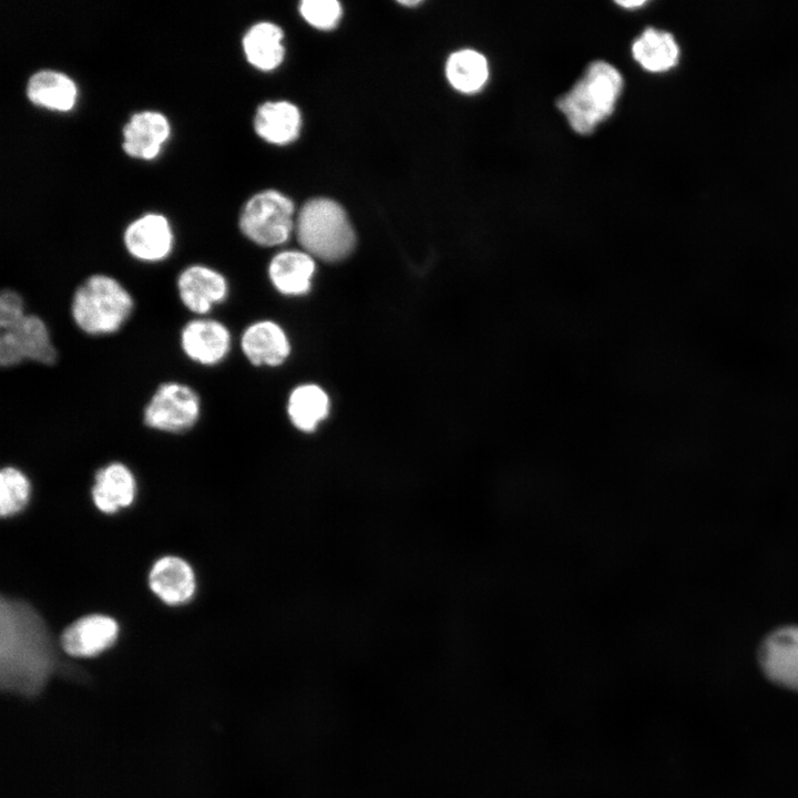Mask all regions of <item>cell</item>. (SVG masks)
<instances>
[{
    "label": "cell",
    "mask_w": 798,
    "mask_h": 798,
    "mask_svg": "<svg viewBox=\"0 0 798 798\" xmlns=\"http://www.w3.org/2000/svg\"><path fill=\"white\" fill-rule=\"evenodd\" d=\"M57 666L51 636L27 603L2 596L0 603V674L4 690L32 697L41 693Z\"/></svg>",
    "instance_id": "cell-1"
},
{
    "label": "cell",
    "mask_w": 798,
    "mask_h": 798,
    "mask_svg": "<svg viewBox=\"0 0 798 798\" xmlns=\"http://www.w3.org/2000/svg\"><path fill=\"white\" fill-rule=\"evenodd\" d=\"M70 317L85 336L106 337L117 334L135 310L131 290L115 276L93 273L73 289Z\"/></svg>",
    "instance_id": "cell-2"
},
{
    "label": "cell",
    "mask_w": 798,
    "mask_h": 798,
    "mask_svg": "<svg viewBox=\"0 0 798 798\" xmlns=\"http://www.w3.org/2000/svg\"><path fill=\"white\" fill-rule=\"evenodd\" d=\"M622 88L620 72L607 62L596 61L559 100L557 108L575 132L589 134L612 114Z\"/></svg>",
    "instance_id": "cell-3"
},
{
    "label": "cell",
    "mask_w": 798,
    "mask_h": 798,
    "mask_svg": "<svg viewBox=\"0 0 798 798\" xmlns=\"http://www.w3.org/2000/svg\"><path fill=\"white\" fill-rule=\"evenodd\" d=\"M299 244L325 262L345 258L355 246V233L344 208L329 198L308 201L296 221Z\"/></svg>",
    "instance_id": "cell-4"
},
{
    "label": "cell",
    "mask_w": 798,
    "mask_h": 798,
    "mask_svg": "<svg viewBox=\"0 0 798 798\" xmlns=\"http://www.w3.org/2000/svg\"><path fill=\"white\" fill-rule=\"evenodd\" d=\"M202 413V397L193 386L180 380H164L156 385L144 403L142 421L153 431L182 434L198 423Z\"/></svg>",
    "instance_id": "cell-5"
},
{
    "label": "cell",
    "mask_w": 798,
    "mask_h": 798,
    "mask_svg": "<svg viewBox=\"0 0 798 798\" xmlns=\"http://www.w3.org/2000/svg\"><path fill=\"white\" fill-rule=\"evenodd\" d=\"M58 358L50 327L35 313H28L17 325L0 330V366L3 369L27 362L50 367Z\"/></svg>",
    "instance_id": "cell-6"
},
{
    "label": "cell",
    "mask_w": 798,
    "mask_h": 798,
    "mask_svg": "<svg viewBox=\"0 0 798 798\" xmlns=\"http://www.w3.org/2000/svg\"><path fill=\"white\" fill-rule=\"evenodd\" d=\"M294 205L277 191L254 195L239 216L242 233L260 246H275L287 241L294 226Z\"/></svg>",
    "instance_id": "cell-7"
},
{
    "label": "cell",
    "mask_w": 798,
    "mask_h": 798,
    "mask_svg": "<svg viewBox=\"0 0 798 798\" xmlns=\"http://www.w3.org/2000/svg\"><path fill=\"white\" fill-rule=\"evenodd\" d=\"M175 290L183 308L196 317L208 316L214 307L225 301L229 287L219 270L204 263H193L176 275Z\"/></svg>",
    "instance_id": "cell-8"
},
{
    "label": "cell",
    "mask_w": 798,
    "mask_h": 798,
    "mask_svg": "<svg viewBox=\"0 0 798 798\" xmlns=\"http://www.w3.org/2000/svg\"><path fill=\"white\" fill-rule=\"evenodd\" d=\"M178 346L191 362L202 367H214L228 356L232 335L221 320L209 316H196L181 326Z\"/></svg>",
    "instance_id": "cell-9"
},
{
    "label": "cell",
    "mask_w": 798,
    "mask_h": 798,
    "mask_svg": "<svg viewBox=\"0 0 798 798\" xmlns=\"http://www.w3.org/2000/svg\"><path fill=\"white\" fill-rule=\"evenodd\" d=\"M758 663L769 682L798 693V626L771 632L759 647Z\"/></svg>",
    "instance_id": "cell-10"
},
{
    "label": "cell",
    "mask_w": 798,
    "mask_h": 798,
    "mask_svg": "<svg viewBox=\"0 0 798 798\" xmlns=\"http://www.w3.org/2000/svg\"><path fill=\"white\" fill-rule=\"evenodd\" d=\"M123 244L127 254L135 260L143 264H158L172 254L174 233L164 215L147 213L125 227Z\"/></svg>",
    "instance_id": "cell-11"
},
{
    "label": "cell",
    "mask_w": 798,
    "mask_h": 798,
    "mask_svg": "<svg viewBox=\"0 0 798 798\" xmlns=\"http://www.w3.org/2000/svg\"><path fill=\"white\" fill-rule=\"evenodd\" d=\"M114 618L91 614L71 623L61 635V646L71 656L91 657L111 647L117 638Z\"/></svg>",
    "instance_id": "cell-12"
},
{
    "label": "cell",
    "mask_w": 798,
    "mask_h": 798,
    "mask_svg": "<svg viewBox=\"0 0 798 798\" xmlns=\"http://www.w3.org/2000/svg\"><path fill=\"white\" fill-rule=\"evenodd\" d=\"M171 126L165 115L155 111L133 114L123 129V150L131 157L152 160L167 141Z\"/></svg>",
    "instance_id": "cell-13"
},
{
    "label": "cell",
    "mask_w": 798,
    "mask_h": 798,
    "mask_svg": "<svg viewBox=\"0 0 798 798\" xmlns=\"http://www.w3.org/2000/svg\"><path fill=\"white\" fill-rule=\"evenodd\" d=\"M149 584L153 593L168 605L187 602L195 592V575L187 562L164 556L152 566Z\"/></svg>",
    "instance_id": "cell-14"
},
{
    "label": "cell",
    "mask_w": 798,
    "mask_h": 798,
    "mask_svg": "<svg viewBox=\"0 0 798 798\" xmlns=\"http://www.w3.org/2000/svg\"><path fill=\"white\" fill-rule=\"evenodd\" d=\"M241 348L255 366H277L289 355V342L283 329L273 321L249 325L242 334Z\"/></svg>",
    "instance_id": "cell-15"
},
{
    "label": "cell",
    "mask_w": 798,
    "mask_h": 798,
    "mask_svg": "<svg viewBox=\"0 0 798 798\" xmlns=\"http://www.w3.org/2000/svg\"><path fill=\"white\" fill-rule=\"evenodd\" d=\"M135 479L122 462H111L95 473L92 499L104 513H114L130 505L135 495Z\"/></svg>",
    "instance_id": "cell-16"
},
{
    "label": "cell",
    "mask_w": 798,
    "mask_h": 798,
    "mask_svg": "<svg viewBox=\"0 0 798 798\" xmlns=\"http://www.w3.org/2000/svg\"><path fill=\"white\" fill-rule=\"evenodd\" d=\"M28 99L38 106L66 112L73 109L78 88L66 74L52 70L35 72L27 84Z\"/></svg>",
    "instance_id": "cell-17"
},
{
    "label": "cell",
    "mask_w": 798,
    "mask_h": 798,
    "mask_svg": "<svg viewBox=\"0 0 798 798\" xmlns=\"http://www.w3.org/2000/svg\"><path fill=\"white\" fill-rule=\"evenodd\" d=\"M315 263L308 253L287 250L270 262L268 274L273 285L285 295H301L309 290Z\"/></svg>",
    "instance_id": "cell-18"
},
{
    "label": "cell",
    "mask_w": 798,
    "mask_h": 798,
    "mask_svg": "<svg viewBox=\"0 0 798 798\" xmlns=\"http://www.w3.org/2000/svg\"><path fill=\"white\" fill-rule=\"evenodd\" d=\"M300 123L298 109L286 101L264 103L254 120L256 133L275 144L293 142L299 134Z\"/></svg>",
    "instance_id": "cell-19"
},
{
    "label": "cell",
    "mask_w": 798,
    "mask_h": 798,
    "mask_svg": "<svg viewBox=\"0 0 798 798\" xmlns=\"http://www.w3.org/2000/svg\"><path fill=\"white\" fill-rule=\"evenodd\" d=\"M632 54L645 70L664 72L677 63L679 49L671 33L649 28L634 41Z\"/></svg>",
    "instance_id": "cell-20"
},
{
    "label": "cell",
    "mask_w": 798,
    "mask_h": 798,
    "mask_svg": "<svg viewBox=\"0 0 798 798\" xmlns=\"http://www.w3.org/2000/svg\"><path fill=\"white\" fill-rule=\"evenodd\" d=\"M283 31L269 22L253 25L243 39L245 55L254 66L268 71L275 69L284 58Z\"/></svg>",
    "instance_id": "cell-21"
},
{
    "label": "cell",
    "mask_w": 798,
    "mask_h": 798,
    "mask_svg": "<svg viewBox=\"0 0 798 798\" xmlns=\"http://www.w3.org/2000/svg\"><path fill=\"white\" fill-rule=\"evenodd\" d=\"M328 412V396L316 385L299 386L289 397V418L294 426L301 431H314Z\"/></svg>",
    "instance_id": "cell-22"
},
{
    "label": "cell",
    "mask_w": 798,
    "mask_h": 798,
    "mask_svg": "<svg viewBox=\"0 0 798 798\" xmlns=\"http://www.w3.org/2000/svg\"><path fill=\"white\" fill-rule=\"evenodd\" d=\"M446 74L454 89L463 93H473L487 82L488 62L481 53L474 50H460L449 57Z\"/></svg>",
    "instance_id": "cell-23"
},
{
    "label": "cell",
    "mask_w": 798,
    "mask_h": 798,
    "mask_svg": "<svg viewBox=\"0 0 798 798\" xmlns=\"http://www.w3.org/2000/svg\"><path fill=\"white\" fill-rule=\"evenodd\" d=\"M30 483L22 471L6 467L0 473V514L10 516L20 512L28 503Z\"/></svg>",
    "instance_id": "cell-24"
},
{
    "label": "cell",
    "mask_w": 798,
    "mask_h": 798,
    "mask_svg": "<svg viewBox=\"0 0 798 798\" xmlns=\"http://www.w3.org/2000/svg\"><path fill=\"white\" fill-rule=\"evenodd\" d=\"M304 19L318 29H331L340 19L341 8L336 0H304L300 3Z\"/></svg>",
    "instance_id": "cell-25"
},
{
    "label": "cell",
    "mask_w": 798,
    "mask_h": 798,
    "mask_svg": "<svg viewBox=\"0 0 798 798\" xmlns=\"http://www.w3.org/2000/svg\"><path fill=\"white\" fill-rule=\"evenodd\" d=\"M27 301L17 289L7 287L0 293V330L17 325L28 314Z\"/></svg>",
    "instance_id": "cell-26"
},
{
    "label": "cell",
    "mask_w": 798,
    "mask_h": 798,
    "mask_svg": "<svg viewBox=\"0 0 798 798\" xmlns=\"http://www.w3.org/2000/svg\"><path fill=\"white\" fill-rule=\"evenodd\" d=\"M616 3L620 4V6H622V7H624V8L633 9V8L643 6V4L645 3V1L631 0V1H617Z\"/></svg>",
    "instance_id": "cell-27"
},
{
    "label": "cell",
    "mask_w": 798,
    "mask_h": 798,
    "mask_svg": "<svg viewBox=\"0 0 798 798\" xmlns=\"http://www.w3.org/2000/svg\"><path fill=\"white\" fill-rule=\"evenodd\" d=\"M400 3H401V4H405V6H416V4L419 3V1H410V0H408V1H400Z\"/></svg>",
    "instance_id": "cell-28"
}]
</instances>
